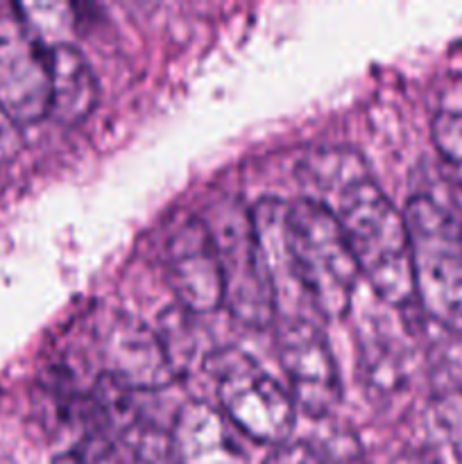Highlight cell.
<instances>
[{"mask_svg": "<svg viewBox=\"0 0 462 464\" xmlns=\"http://www.w3.org/2000/svg\"><path fill=\"white\" fill-rule=\"evenodd\" d=\"M324 207L340 222L358 272L371 290L390 306H406L415 297V284L403 213L371 175L340 190Z\"/></svg>", "mask_w": 462, "mask_h": 464, "instance_id": "cell-1", "label": "cell"}, {"mask_svg": "<svg viewBox=\"0 0 462 464\" xmlns=\"http://www.w3.org/2000/svg\"><path fill=\"white\" fill-rule=\"evenodd\" d=\"M285 236L294 275L313 311L335 320L347 315L361 272L333 213L306 198L288 202Z\"/></svg>", "mask_w": 462, "mask_h": 464, "instance_id": "cell-2", "label": "cell"}, {"mask_svg": "<svg viewBox=\"0 0 462 464\" xmlns=\"http://www.w3.org/2000/svg\"><path fill=\"white\" fill-rule=\"evenodd\" d=\"M415 297L442 329L462 334V225L448 208L415 195L403 211Z\"/></svg>", "mask_w": 462, "mask_h": 464, "instance_id": "cell-3", "label": "cell"}, {"mask_svg": "<svg viewBox=\"0 0 462 464\" xmlns=\"http://www.w3.org/2000/svg\"><path fill=\"white\" fill-rule=\"evenodd\" d=\"M207 367L216 376L220 412L236 430L258 444H285L294 429L297 406L284 385L238 349H216Z\"/></svg>", "mask_w": 462, "mask_h": 464, "instance_id": "cell-4", "label": "cell"}, {"mask_svg": "<svg viewBox=\"0 0 462 464\" xmlns=\"http://www.w3.org/2000/svg\"><path fill=\"white\" fill-rule=\"evenodd\" d=\"M50 45L36 34L18 5L0 7V113L14 125L50 116Z\"/></svg>", "mask_w": 462, "mask_h": 464, "instance_id": "cell-5", "label": "cell"}, {"mask_svg": "<svg viewBox=\"0 0 462 464\" xmlns=\"http://www.w3.org/2000/svg\"><path fill=\"white\" fill-rule=\"evenodd\" d=\"M213 231V229H211ZM225 276V306L249 329H267L276 320L274 293L254 234L249 208H231L213 231Z\"/></svg>", "mask_w": 462, "mask_h": 464, "instance_id": "cell-6", "label": "cell"}, {"mask_svg": "<svg viewBox=\"0 0 462 464\" xmlns=\"http://www.w3.org/2000/svg\"><path fill=\"white\" fill-rule=\"evenodd\" d=\"M279 361L294 406L311 417H324L338 406L342 383L324 331L308 317L284 320L279 329Z\"/></svg>", "mask_w": 462, "mask_h": 464, "instance_id": "cell-7", "label": "cell"}, {"mask_svg": "<svg viewBox=\"0 0 462 464\" xmlns=\"http://www.w3.org/2000/svg\"><path fill=\"white\" fill-rule=\"evenodd\" d=\"M168 279L184 311L193 315L225 306V276L213 231L202 218H188L166 247Z\"/></svg>", "mask_w": 462, "mask_h": 464, "instance_id": "cell-8", "label": "cell"}, {"mask_svg": "<svg viewBox=\"0 0 462 464\" xmlns=\"http://www.w3.org/2000/svg\"><path fill=\"white\" fill-rule=\"evenodd\" d=\"M98 349L104 376L130 392H152L177 379L157 331L125 313L104 317Z\"/></svg>", "mask_w": 462, "mask_h": 464, "instance_id": "cell-9", "label": "cell"}, {"mask_svg": "<svg viewBox=\"0 0 462 464\" xmlns=\"http://www.w3.org/2000/svg\"><path fill=\"white\" fill-rule=\"evenodd\" d=\"M168 442L175 464H249L234 426L207 401L179 408Z\"/></svg>", "mask_w": 462, "mask_h": 464, "instance_id": "cell-10", "label": "cell"}, {"mask_svg": "<svg viewBox=\"0 0 462 464\" xmlns=\"http://www.w3.org/2000/svg\"><path fill=\"white\" fill-rule=\"evenodd\" d=\"M53 68V100L50 116L66 127L84 122L98 104V80L84 54L71 44H54L50 48Z\"/></svg>", "mask_w": 462, "mask_h": 464, "instance_id": "cell-11", "label": "cell"}, {"mask_svg": "<svg viewBox=\"0 0 462 464\" xmlns=\"http://www.w3.org/2000/svg\"><path fill=\"white\" fill-rule=\"evenodd\" d=\"M367 175H370V168L362 154L347 145H322V148L308 150L306 157L297 166L299 184L306 193L303 198L322 207L329 204L340 190Z\"/></svg>", "mask_w": 462, "mask_h": 464, "instance_id": "cell-12", "label": "cell"}, {"mask_svg": "<svg viewBox=\"0 0 462 464\" xmlns=\"http://www.w3.org/2000/svg\"><path fill=\"white\" fill-rule=\"evenodd\" d=\"M361 367L367 388L374 394H392L406 381L403 352L397 338L374 326L361 343Z\"/></svg>", "mask_w": 462, "mask_h": 464, "instance_id": "cell-13", "label": "cell"}, {"mask_svg": "<svg viewBox=\"0 0 462 464\" xmlns=\"http://www.w3.org/2000/svg\"><path fill=\"white\" fill-rule=\"evenodd\" d=\"M430 134H433L439 157L448 163L462 186V111L442 109L435 113L430 122Z\"/></svg>", "mask_w": 462, "mask_h": 464, "instance_id": "cell-14", "label": "cell"}, {"mask_svg": "<svg viewBox=\"0 0 462 464\" xmlns=\"http://www.w3.org/2000/svg\"><path fill=\"white\" fill-rule=\"evenodd\" d=\"M134 451V464H175L168 438L157 440L154 435H145Z\"/></svg>", "mask_w": 462, "mask_h": 464, "instance_id": "cell-15", "label": "cell"}, {"mask_svg": "<svg viewBox=\"0 0 462 464\" xmlns=\"http://www.w3.org/2000/svg\"><path fill=\"white\" fill-rule=\"evenodd\" d=\"M265 464H324L322 453L308 444H281L276 451L267 458Z\"/></svg>", "mask_w": 462, "mask_h": 464, "instance_id": "cell-16", "label": "cell"}]
</instances>
